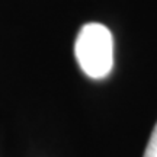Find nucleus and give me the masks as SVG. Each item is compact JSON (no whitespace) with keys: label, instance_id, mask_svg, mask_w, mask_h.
Returning a JSON list of instances; mask_svg holds the SVG:
<instances>
[{"label":"nucleus","instance_id":"obj_1","mask_svg":"<svg viewBox=\"0 0 157 157\" xmlns=\"http://www.w3.org/2000/svg\"><path fill=\"white\" fill-rule=\"evenodd\" d=\"M74 54L83 73L95 80L105 78L113 67V36L102 23L90 22L78 31Z\"/></svg>","mask_w":157,"mask_h":157},{"label":"nucleus","instance_id":"obj_2","mask_svg":"<svg viewBox=\"0 0 157 157\" xmlns=\"http://www.w3.org/2000/svg\"><path fill=\"white\" fill-rule=\"evenodd\" d=\"M144 157H157V124L153 128L151 137H150L146 151H144Z\"/></svg>","mask_w":157,"mask_h":157}]
</instances>
